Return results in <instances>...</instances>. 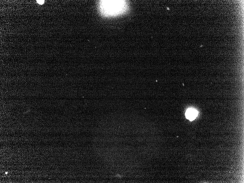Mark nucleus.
Listing matches in <instances>:
<instances>
[{
	"instance_id": "nucleus-2",
	"label": "nucleus",
	"mask_w": 244,
	"mask_h": 183,
	"mask_svg": "<svg viewBox=\"0 0 244 183\" xmlns=\"http://www.w3.org/2000/svg\"><path fill=\"white\" fill-rule=\"evenodd\" d=\"M198 115V112L193 109H189L187 110L185 115L187 119L190 121H193L196 118Z\"/></svg>"
},
{
	"instance_id": "nucleus-3",
	"label": "nucleus",
	"mask_w": 244,
	"mask_h": 183,
	"mask_svg": "<svg viewBox=\"0 0 244 183\" xmlns=\"http://www.w3.org/2000/svg\"><path fill=\"white\" fill-rule=\"evenodd\" d=\"M37 1V2L40 5H42L44 3V1Z\"/></svg>"
},
{
	"instance_id": "nucleus-1",
	"label": "nucleus",
	"mask_w": 244,
	"mask_h": 183,
	"mask_svg": "<svg viewBox=\"0 0 244 183\" xmlns=\"http://www.w3.org/2000/svg\"><path fill=\"white\" fill-rule=\"evenodd\" d=\"M127 5L125 1H100L99 12L105 17L116 16L123 14L127 10Z\"/></svg>"
}]
</instances>
